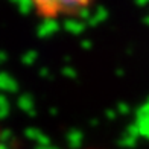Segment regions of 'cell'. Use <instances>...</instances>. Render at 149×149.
Wrapping results in <instances>:
<instances>
[{"instance_id": "1", "label": "cell", "mask_w": 149, "mask_h": 149, "mask_svg": "<svg viewBox=\"0 0 149 149\" xmlns=\"http://www.w3.org/2000/svg\"><path fill=\"white\" fill-rule=\"evenodd\" d=\"M33 12L44 20H61L79 15L90 6L85 2H35Z\"/></svg>"}]
</instances>
